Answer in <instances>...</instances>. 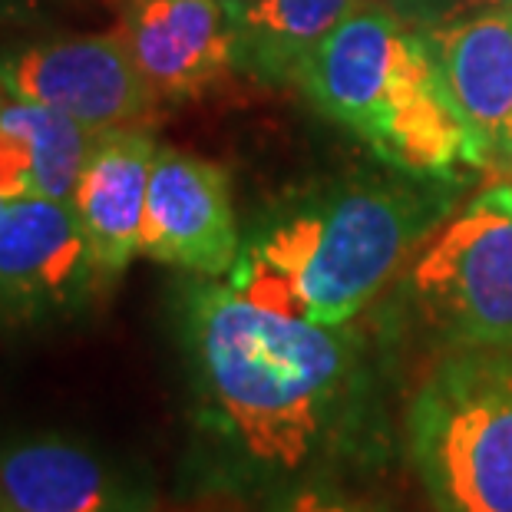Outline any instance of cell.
Here are the masks:
<instances>
[{
  "instance_id": "cell-1",
  "label": "cell",
  "mask_w": 512,
  "mask_h": 512,
  "mask_svg": "<svg viewBox=\"0 0 512 512\" xmlns=\"http://www.w3.org/2000/svg\"><path fill=\"white\" fill-rule=\"evenodd\" d=\"M179 334L205 427L271 503L380 456L367 347L351 324L281 314L202 278L182 291Z\"/></svg>"
},
{
  "instance_id": "cell-2",
  "label": "cell",
  "mask_w": 512,
  "mask_h": 512,
  "mask_svg": "<svg viewBox=\"0 0 512 512\" xmlns=\"http://www.w3.org/2000/svg\"><path fill=\"white\" fill-rule=\"evenodd\" d=\"M463 179H354L301 195L242 245L228 285L265 308L351 324L427 242Z\"/></svg>"
},
{
  "instance_id": "cell-3",
  "label": "cell",
  "mask_w": 512,
  "mask_h": 512,
  "mask_svg": "<svg viewBox=\"0 0 512 512\" xmlns=\"http://www.w3.org/2000/svg\"><path fill=\"white\" fill-rule=\"evenodd\" d=\"M298 86L394 172L460 179L473 166L470 133L420 30L370 0L314 50Z\"/></svg>"
},
{
  "instance_id": "cell-4",
  "label": "cell",
  "mask_w": 512,
  "mask_h": 512,
  "mask_svg": "<svg viewBox=\"0 0 512 512\" xmlns=\"http://www.w3.org/2000/svg\"><path fill=\"white\" fill-rule=\"evenodd\" d=\"M403 453L433 512H512V347H446L407 400Z\"/></svg>"
},
{
  "instance_id": "cell-5",
  "label": "cell",
  "mask_w": 512,
  "mask_h": 512,
  "mask_svg": "<svg viewBox=\"0 0 512 512\" xmlns=\"http://www.w3.org/2000/svg\"><path fill=\"white\" fill-rule=\"evenodd\" d=\"M403 301L446 347H512V182L433 228L403 275Z\"/></svg>"
},
{
  "instance_id": "cell-6",
  "label": "cell",
  "mask_w": 512,
  "mask_h": 512,
  "mask_svg": "<svg viewBox=\"0 0 512 512\" xmlns=\"http://www.w3.org/2000/svg\"><path fill=\"white\" fill-rule=\"evenodd\" d=\"M7 96L50 106L100 133L159 123L162 100L139 73L126 40L113 34H76L27 43L0 57Z\"/></svg>"
},
{
  "instance_id": "cell-7",
  "label": "cell",
  "mask_w": 512,
  "mask_h": 512,
  "mask_svg": "<svg viewBox=\"0 0 512 512\" xmlns=\"http://www.w3.org/2000/svg\"><path fill=\"white\" fill-rule=\"evenodd\" d=\"M103 288L73 202L17 199L0 215V318L63 321Z\"/></svg>"
},
{
  "instance_id": "cell-8",
  "label": "cell",
  "mask_w": 512,
  "mask_h": 512,
  "mask_svg": "<svg viewBox=\"0 0 512 512\" xmlns=\"http://www.w3.org/2000/svg\"><path fill=\"white\" fill-rule=\"evenodd\" d=\"M139 255L199 278H222L235 268L242 232L219 162L172 146L156 149Z\"/></svg>"
},
{
  "instance_id": "cell-9",
  "label": "cell",
  "mask_w": 512,
  "mask_h": 512,
  "mask_svg": "<svg viewBox=\"0 0 512 512\" xmlns=\"http://www.w3.org/2000/svg\"><path fill=\"white\" fill-rule=\"evenodd\" d=\"M116 30L162 103L212 93L238 70V7L228 0H126Z\"/></svg>"
},
{
  "instance_id": "cell-10",
  "label": "cell",
  "mask_w": 512,
  "mask_h": 512,
  "mask_svg": "<svg viewBox=\"0 0 512 512\" xmlns=\"http://www.w3.org/2000/svg\"><path fill=\"white\" fill-rule=\"evenodd\" d=\"M0 503L10 512H159L146 479L60 433L0 446Z\"/></svg>"
},
{
  "instance_id": "cell-11",
  "label": "cell",
  "mask_w": 512,
  "mask_h": 512,
  "mask_svg": "<svg viewBox=\"0 0 512 512\" xmlns=\"http://www.w3.org/2000/svg\"><path fill=\"white\" fill-rule=\"evenodd\" d=\"M423 34V30H420ZM427 43L470 133L473 166L512 172V4L427 30Z\"/></svg>"
},
{
  "instance_id": "cell-12",
  "label": "cell",
  "mask_w": 512,
  "mask_h": 512,
  "mask_svg": "<svg viewBox=\"0 0 512 512\" xmlns=\"http://www.w3.org/2000/svg\"><path fill=\"white\" fill-rule=\"evenodd\" d=\"M156 139L143 129L100 133L83 162L70 195L76 219L90 242L103 288L133 265L143 248L149 176L156 162Z\"/></svg>"
},
{
  "instance_id": "cell-13",
  "label": "cell",
  "mask_w": 512,
  "mask_h": 512,
  "mask_svg": "<svg viewBox=\"0 0 512 512\" xmlns=\"http://www.w3.org/2000/svg\"><path fill=\"white\" fill-rule=\"evenodd\" d=\"M364 0H255L238 10V70L261 83H298L314 50Z\"/></svg>"
},
{
  "instance_id": "cell-14",
  "label": "cell",
  "mask_w": 512,
  "mask_h": 512,
  "mask_svg": "<svg viewBox=\"0 0 512 512\" xmlns=\"http://www.w3.org/2000/svg\"><path fill=\"white\" fill-rule=\"evenodd\" d=\"M0 119L27 136L37 159V199L70 202L83 162L96 143V133L76 123L67 113L27 100H0Z\"/></svg>"
},
{
  "instance_id": "cell-15",
  "label": "cell",
  "mask_w": 512,
  "mask_h": 512,
  "mask_svg": "<svg viewBox=\"0 0 512 512\" xmlns=\"http://www.w3.org/2000/svg\"><path fill=\"white\" fill-rule=\"evenodd\" d=\"M271 506H275L271 512H400L397 506L384 503V499L344 486L341 479L301 483Z\"/></svg>"
},
{
  "instance_id": "cell-16",
  "label": "cell",
  "mask_w": 512,
  "mask_h": 512,
  "mask_svg": "<svg viewBox=\"0 0 512 512\" xmlns=\"http://www.w3.org/2000/svg\"><path fill=\"white\" fill-rule=\"evenodd\" d=\"M377 4H384L403 27L423 30V34H427V30L450 27L456 20L506 7L512 0H377Z\"/></svg>"
},
{
  "instance_id": "cell-17",
  "label": "cell",
  "mask_w": 512,
  "mask_h": 512,
  "mask_svg": "<svg viewBox=\"0 0 512 512\" xmlns=\"http://www.w3.org/2000/svg\"><path fill=\"white\" fill-rule=\"evenodd\" d=\"M0 199H37V159L27 136L0 119Z\"/></svg>"
},
{
  "instance_id": "cell-18",
  "label": "cell",
  "mask_w": 512,
  "mask_h": 512,
  "mask_svg": "<svg viewBox=\"0 0 512 512\" xmlns=\"http://www.w3.org/2000/svg\"><path fill=\"white\" fill-rule=\"evenodd\" d=\"M47 0H0V24L10 20H30L37 17Z\"/></svg>"
},
{
  "instance_id": "cell-19",
  "label": "cell",
  "mask_w": 512,
  "mask_h": 512,
  "mask_svg": "<svg viewBox=\"0 0 512 512\" xmlns=\"http://www.w3.org/2000/svg\"><path fill=\"white\" fill-rule=\"evenodd\" d=\"M228 4H235L238 10H242V7H248V4H255V0H228Z\"/></svg>"
},
{
  "instance_id": "cell-20",
  "label": "cell",
  "mask_w": 512,
  "mask_h": 512,
  "mask_svg": "<svg viewBox=\"0 0 512 512\" xmlns=\"http://www.w3.org/2000/svg\"><path fill=\"white\" fill-rule=\"evenodd\" d=\"M4 209H7V202H4V199H0V215H4Z\"/></svg>"
},
{
  "instance_id": "cell-21",
  "label": "cell",
  "mask_w": 512,
  "mask_h": 512,
  "mask_svg": "<svg viewBox=\"0 0 512 512\" xmlns=\"http://www.w3.org/2000/svg\"><path fill=\"white\" fill-rule=\"evenodd\" d=\"M0 512H10V509H7V506H4V503H0Z\"/></svg>"
},
{
  "instance_id": "cell-22",
  "label": "cell",
  "mask_w": 512,
  "mask_h": 512,
  "mask_svg": "<svg viewBox=\"0 0 512 512\" xmlns=\"http://www.w3.org/2000/svg\"><path fill=\"white\" fill-rule=\"evenodd\" d=\"M509 179H512V172H509Z\"/></svg>"
},
{
  "instance_id": "cell-23",
  "label": "cell",
  "mask_w": 512,
  "mask_h": 512,
  "mask_svg": "<svg viewBox=\"0 0 512 512\" xmlns=\"http://www.w3.org/2000/svg\"><path fill=\"white\" fill-rule=\"evenodd\" d=\"M219 512H222V509H219Z\"/></svg>"
}]
</instances>
